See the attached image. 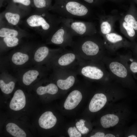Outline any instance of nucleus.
<instances>
[{
    "label": "nucleus",
    "instance_id": "1",
    "mask_svg": "<svg viewBox=\"0 0 137 137\" xmlns=\"http://www.w3.org/2000/svg\"><path fill=\"white\" fill-rule=\"evenodd\" d=\"M49 11L36 10L24 20L25 25L47 39L59 27L62 18Z\"/></svg>",
    "mask_w": 137,
    "mask_h": 137
},
{
    "label": "nucleus",
    "instance_id": "2",
    "mask_svg": "<svg viewBox=\"0 0 137 137\" xmlns=\"http://www.w3.org/2000/svg\"><path fill=\"white\" fill-rule=\"evenodd\" d=\"M72 50L86 61L101 60L106 56L99 42L92 38L79 37L73 41Z\"/></svg>",
    "mask_w": 137,
    "mask_h": 137
},
{
    "label": "nucleus",
    "instance_id": "3",
    "mask_svg": "<svg viewBox=\"0 0 137 137\" xmlns=\"http://www.w3.org/2000/svg\"><path fill=\"white\" fill-rule=\"evenodd\" d=\"M76 70L78 75L91 80L107 81L112 78L101 60H84Z\"/></svg>",
    "mask_w": 137,
    "mask_h": 137
},
{
    "label": "nucleus",
    "instance_id": "4",
    "mask_svg": "<svg viewBox=\"0 0 137 137\" xmlns=\"http://www.w3.org/2000/svg\"><path fill=\"white\" fill-rule=\"evenodd\" d=\"M48 10L66 18L82 19L88 15L89 10L85 5L75 0L68 1L65 4L56 5Z\"/></svg>",
    "mask_w": 137,
    "mask_h": 137
},
{
    "label": "nucleus",
    "instance_id": "5",
    "mask_svg": "<svg viewBox=\"0 0 137 137\" xmlns=\"http://www.w3.org/2000/svg\"><path fill=\"white\" fill-rule=\"evenodd\" d=\"M101 61L112 78L131 84L134 83L132 76L128 67L118 57L114 58L106 56Z\"/></svg>",
    "mask_w": 137,
    "mask_h": 137
},
{
    "label": "nucleus",
    "instance_id": "6",
    "mask_svg": "<svg viewBox=\"0 0 137 137\" xmlns=\"http://www.w3.org/2000/svg\"><path fill=\"white\" fill-rule=\"evenodd\" d=\"M84 60L73 50L65 48L48 63L54 69H75Z\"/></svg>",
    "mask_w": 137,
    "mask_h": 137
},
{
    "label": "nucleus",
    "instance_id": "7",
    "mask_svg": "<svg viewBox=\"0 0 137 137\" xmlns=\"http://www.w3.org/2000/svg\"><path fill=\"white\" fill-rule=\"evenodd\" d=\"M73 36L67 27L61 23L56 30L47 39L46 43L59 46L63 49L71 47Z\"/></svg>",
    "mask_w": 137,
    "mask_h": 137
},
{
    "label": "nucleus",
    "instance_id": "8",
    "mask_svg": "<svg viewBox=\"0 0 137 137\" xmlns=\"http://www.w3.org/2000/svg\"><path fill=\"white\" fill-rule=\"evenodd\" d=\"M53 75L57 78V85L63 90H67L74 84L78 74L76 68H54Z\"/></svg>",
    "mask_w": 137,
    "mask_h": 137
},
{
    "label": "nucleus",
    "instance_id": "9",
    "mask_svg": "<svg viewBox=\"0 0 137 137\" xmlns=\"http://www.w3.org/2000/svg\"><path fill=\"white\" fill-rule=\"evenodd\" d=\"M26 15L18 7L12 4L0 14V24L16 26Z\"/></svg>",
    "mask_w": 137,
    "mask_h": 137
},
{
    "label": "nucleus",
    "instance_id": "10",
    "mask_svg": "<svg viewBox=\"0 0 137 137\" xmlns=\"http://www.w3.org/2000/svg\"><path fill=\"white\" fill-rule=\"evenodd\" d=\"M61 22L67 27L73 37H82L89 36L90 34V25L87 22L76 19L62 18Z\"/></svg>",
    "mask_w": 137,
    "mask_h": 137
},
{
    "label": "nucleus",
    "instance_id": "11",
    "mask_svg": "<svg viewBox=\"0 0 137 137\" xmlns=\"http://www.w3.org/2000/svg\"><path fill=\"white\" fill-rule=\"evenodd\" d=\"M63 48H60L52 49L45 45L38 47L36 49L34 55V59L37 63L48 62V63L55 56L61 52Z\"/></svg>",
    "mask_w": 137,
    "mask_h": 137
},
{
    "label": "nucleus",
    "instance_id": "12",
    "mask_svg": "<svg viewBox=\"0 0 137 137\" xmlns=\"http://www.w3.org/2000/svg\"><path fill=\"white\" fill-rule=\"evenodd\" d=\"M27 31L19 28L18 26H13L0 24V37H17L22 38L30 36Z\"/></svg>",
    "mask_w": 137,
    "mask_h": 137
},
{
    "label": "nucleus",
    "instance_id": "13",
    "mask_svg": "<svg viewBox=\"0 0 137 137\" xmlns=\"http://www.w3.org/2000/svg\"><path fill=\"white\" fill-rule=\"evenodd\" d=\"M26 104V98L23 91L18 89L14 92L9 104L11 109L15 111L20 110L25 107Z\"/></svg>",
    "mask_w": 137,
    "mask_h": 137
},
{
    "label": "nucleus",
    "instance_id": "14",
    "mask_svg": "<svg viewBox=\"0 0 137 137\" xmlns=\"http://www.w3.org/2000/svg\"><path fill=\"white\" fill-rule=\"evenodd\" d=\"M82 98L81 92L77 90L72 91L69 94L64 104V108L70 110L75 108L79 104Z\"/></svg>",
    "mask_w": 137,
    "mask_h": 137
},
{
    "label": "nucleus",
    "instance_id": "15",
    "mask_svg": "<svg viewBox=\"0 0 137 137\" xmlns=\"http://www.w3.org/2000/svg\"><path fill=\"white\" fill-rule=\"evenodd\" d=\"M107 101V98L104 94L96 93L90 102L89 110L92 112H97L104 107Z\"/></svg>",
    "mask_w": 137,
    "mask_h": 137
},
{
    "label": "nucleus",
    "instance_id": "16",
    "mask_svg": "<svg viewBox=\"0 0 137 137\" xmlns=\"http://www.w3.org/2000/svg\"><path fill=\"white\" fill-rule=\"evenodd\" d=\"M57 121L56 118L53 113L48 111L44 112L40 117L39 124L41 128L48 129L53 127L56 124Z\"/></svg>",
    "mask_w": 137,
    "mask_h": 137
},
{
    "label": "nucleus",
    "instance_id": "17",
    "mask_svg": "<svg viewBox=\"0 0 137 137\" xmlns=\"http://www.w3.org/2000/svg\"><path fill=\"white\" fill-rule=\"evenodd\" d=\"M118 57L126 65L132 76L137 79V60L133 57L132 53L119 55Z\"/></svg>",
    "mask_w": 137,
    "mask_h": 137
},
{
    "label": "nucleus",
    "instance_id": "18",
    "mask_svg": "<svg viewBox=\"0 0 137 137\" xmlns=\"http://www.w3.org/2000/svg\"><path fill=\"white\" fill-rule=\"evenodd\" d=\"M21 38L8 37L0 38L1 47L2 49H5L16 47L20 43Z\"/></svg>",
    "mask_w": 137,
    "mask_h": 137
},
{
    "label": "nucleus",
    "instance_id": "19",
    "mask_svg": "<svg viewBox=\"0 0 137 137\" xmlns=\"http://www.w3.org/2000/svg\"><path fill=\"white\" fill-rule=\"evenodd\" d=\"M119 121L118 117L114 114H108L102 116L100 123L104 128H108L116 125Z\"/></svg>",
    "mask_w": 137,
    "mask_h": 137
},
{
    "label": "nucleus",
    "instance_id": "20",
    "mask_svg": "<svg viewBox=\"0 0 137 137\" xmlns=\"http://www.w3.org/2000/svg\"><path fill=\"white\" fill-rule=\"evenodd\" d=\"M39 75L40 72L36 70H30L26 71L22 77L23 84L26 85H30L37 78Z\"/></svg>",
    "mask_w": 137,
    "mask_h": 137
},
{
    "label": "nucleus",
    "instance_id": "21",
    "mask_svg": "<svg viewBox=\"0 0 137 137\" xmlns=\"http://www.w3.org/2000/svg\"><path fill=\"white\" fill-rule=\"evenodd\" d=\"M7 131L15 137H26L25 132L15 124L13 123L8 124L6 127Z\"/></svg>",
    "mask_w": 137,
    "mask_h": 137
},
{
    "label": "nucleus",
    "instance_id": "22",
    "mask_svg": "<svg viewBox=\"0 0 137 137\" xmlns=\"http://www.w3.org/2000/svg\"><path fill=\"white\" fill-rule=\"evenodd\" d=\"M29 59V56L26 53L18 51L14 53L11 57V61L14 64L17 65H23Z\"/></svg>",
    "mask_w": 137,
    "mask_h": 137
},
{
    "label": "nucleus",
    "instance_id": "23",
    "mask_svg": "<svg viewBox=\"0 0 137 137\" xmlns=\"http://www.w3.org/2000/svg\"><path fill=\"white\" fill-rule=\"evenodd\" d=\"M58 90V87L56 85L51 83L45 86H41L38 87L36 92L37 94L39 95L46 93L54 95L57 93Z\"/></svg>",
    "mask_w": 137,
    "mask_h": 137
},
{
    "label": "nucleus",
    "instance_id": "24",
    "mask_svg": "<svg viewBox=\"0 0 137 137\" xmlns=\"http://www.w3.org/2000/svg\"><path fill=\"white\" fill-rule=\"evenodd\" d=\"M12 4H18V6L26 15L30 11V6L31 4L30 0H12Z\"/></svg>",
    "mask_w": 137,
    "mask_h": 137
},
{
    "label": "nucleus",
    "instance_id": "25",
    "mask_svg": "<svg viewBox=\"0 0 137 137\" xmlns=\"http://www.w3.org/2000/svg\"><path fill=\"white\" fill-rule=\"evenodd\" d=\"M33 2L36 10H48L50 7L49 0H33Z\"/></svg>",
    "mask_w": 137,
    "mask_h": 137
},
{
    "label": "nucleus",
    "instance_id": "26",
    "mask_svg": "<svg viewBox=\"0 0 137 137\" xmlns=\"http://www.w3.org/2000/svg\"><path fill=\"white\" fill-rule=\"evenodd\" d=\"M15 86V83L11 81L8 83H6L2 79L0 80V88L1 91L6 94H9L13 91Z\"/></svg>",
    "mask_w": 137,
    "mask_h": 137
},
{
    "label": "nucleus",
    "instance_id": "27",
    "mask_svg": "<svg viewBox=\"0 0 137 137\" xmlns=\"http://www.w3.org/2000/svg\"><path fill=\"white\" fill-rule=\"evenodd\" d=\"M106 37L107 40L111 44H117L122 42L123 40L121 36L114 33L107 34Z\"/></svg>",
    "mask_w": 137,
    "mask_h": 137
},
{
    "label": "nucleus",
    "instance_id": "28",
    "mask_svg": "<svg viewBox=\"0 0 137 137\" xmlns=\"http://www.w3.org/2000/svg\"><path fill=\"white\" fill-rule=\"evenodd\" d=\"M85 121L83 119H81L76 124V128L78 131L82 134H87L89 131V129L85 126Z\"/></svg>",
    "mask_w": 137,
    "mask_h": 137
},
{
    "label": "nucleus",
    "instance_id": "29",
    "mask_svg": "<svg viewBox=\"0 0 137 137\" xmlns=\"http://www.w3.org/2000/svg\"><path fill=\"white\" fill-rule=\"evenodd\" d=\"M124 20L134 29L137 30V21L133 16L130 14L127 15L125 17Z\"/></svg>",
    "mask_w": 137,
    "mask_h": 137
},
{
    "label": "nucleus",
    "instance_id": "30",
    "mask_svg": "<svg viewBox=\"0 0 137 137\" xmlns=\"http://www.w3.org/2000/svg\"><path fill=\"white\" fill-rule=\"evenodd\" d=\"M100 29L101 32L104 34L109 33L111 30L110 24L107 22H104L100 25Z\"/></svg>",
    "mask_w": 137,
    "mask_h": 137
},
{
    "label": "nucleus",
    "instance_id": "31",
    "mask_svg": "<svg viewBox=\"0 0 137 137\" xmlns=\"http://www.w3.org/2000/svg\"><path fill=\"white\" fill-rule=\"evenodd\" d=\"M68 133L70 137H80L81 136V133L78 131L75 127L69 128L68 130Z\"/></svg>",
    "mask_w": 137,
    "mask_h": 137
},
{
    "label": "nucleus",
    "instance_id": "32",
    "mask_svg": "<svg viewBox=\"0 0 137 137\" xmlns=\"http://www.w3.org/2000/svg\"><path fill=\"white\" fill-rule=\"evenodd\" d=\"M123 26L126 29L127 33L130 37H133L135 35V32L134 29L130 25L128 24L126 22H124L123 23Z\"/></svg>",
    "mask_w": 137,
    "mask_h": 137
},
{
    "label": "nucleus",
    "instance_id": "33",
    "mask_svg": "<svg viewBox=\"0 0 137 137\" xmlns=\"http://www.w3.org/2000/svg\"><path fill=\"white\" fill-rule=\"evenodd\" d=\"M131 53L133 57L137 60V45Z\"/></svg>",
    "mask_w": 137,
    "mask_h": 137
},
{
    "label": "nucleus",
    "instance_id": "34",
    "mask_svg": "<svg viewBox=\"0 0 137 137\" xmlns=\"http://www.w3.org/2000/svg\"><path fill=\"white\" fill-rule=\"evenodd\" d=\"M105 134L103 133L98 132L96 133L94 135L91 136V137H105Z\"/></svg>",
    "mask_w": 137,
    "mask_h": 137
},
{
    "label": "nucleus",
    "instance_id": "35",
    "mask_svg": "<svg viewBox=\"0 0 137 137\" xmlns=\"http://www.w3.org/2000/svg\"><path fill=\"white\" fill-rule=\"evenodd\" d=\"M105 137H115L114 135L111 134H107L105 135Z\"/></svg>",
    "mask_w": 137,
    "mask_h": 137
},
{
    "label": "nucleus",
    "instance_id": "36",
    "mask_svg": "<svg viewBox=\"0 0 137 137\" xmlns=\"http://www.w3.org/2000/svg\"><path fill=\"white\" fill-rule=\"evenodd\" d=\"M85 2L89 3H92L94 1V0H83Z\"/></svg>",
    "mask_w": 137,
    "mask_h": 137
},
{
    "label": "nucleus",
    "instance_id": "37",
    "mask_svg": "<svg viewBox=\"0 0 137 137\" xmlns=\"http://www.w3.org/2000/svg\"><path fill=\"white\" fill-rule=\"evenodd\" d=\"M128 137H136V136L134 135H131L128 136Z\"/></svg>",
    "mask_w": 137,
    "mask_h": 137
}]
</instances>
